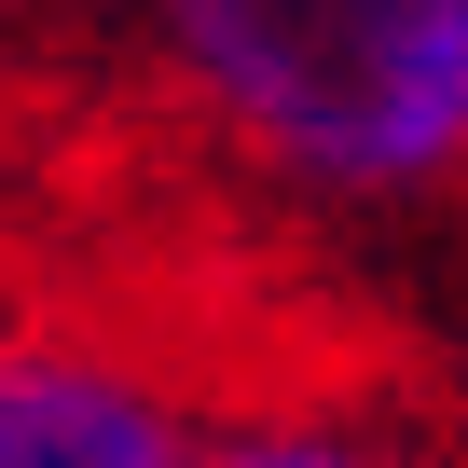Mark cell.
Returning <instances> with one entry per match:
<instances>
[{
  "label": "cell",
  "instance_id": "6da1fadb",
  "mask_svg": "<svg viewBox=\"0 0 468 468\" xmlns=\"http://www.w3.org/2000/svg\"><path fill=\"white\" fill-rule=\"evenodd\" d=\"M56 56L249 207H468V0H56Z\"/></svg>",
  "mask_w": 468,
  "mask_h": 468
},
{
  "label": "cell",
  "instance_id": "7a4b0ae2",
  "mask_svg": "<svg viewBox=\"0 0 468 468\" xmlns=\"http://www.w3.org/2000/svg\"><path fill=\"white\" fill-rule=\"evenodd\" d=\"M220 413L152 331L83 317V303H28L0 345V468H207Z\"/></svg>",
  "mask_w": 468,
  "mask_h": 468
},
{
  "label": "cell",
  "instance_id": "3957f363",
  "mask_svg": "<svg viewBox=\"0 0 468 468\" xmlns=\"http://www.w3.org/2000/svg\"><path fill=\"white\" fill-rule=\"evenodd\" d=\"M207 468H427L413 441H386V427H358V413H290V399H262V413H220V454Z\"/></svg>",
  "mask_w": 468,
  "mask_h": 468
}]
</instances>
